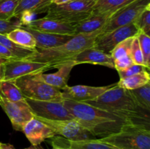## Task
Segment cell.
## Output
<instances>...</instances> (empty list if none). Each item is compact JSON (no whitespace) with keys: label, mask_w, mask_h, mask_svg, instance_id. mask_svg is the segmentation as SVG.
Listing matches in <instances>:
<instances>
[{"label":"cell","mask_w":150,"mask_h":149,"mask_svg":"<svg viewBox=\"0 0 150 149\" xmlns=\"http://www.w3.org/2000/svg\"><path fill=\"white\" fill-rule=\"evenodd\" d=\"M63 104L73 118L96 138L115 134L127 124L121 117L86 102L64 99Z\"/></svg>","instance_id":"cell-1"},{"label":"cell","mask_w":150,"mask_h":149,"mask_svg":"<svg viewBox=\"0 0 150 149\" xmlns=\"http://www.w3.org/2000/svg\"><path fill=\"white\" fill-rule=\"evenodd\" d=\"M101 31L102 29L92 33L76 34L65 43L52 48L36 49L35 53L28 60L46 64L50 68H57L83 50L93 47L95 38L101 33Z\"/></svg>","instance_id":"cell-2"},{"label":"cell","mask_w":150,"mask_h":149,"mask_svg":"<svg viewBox=\"0 0 150 149\" xmlns=\"http://www.w3.org/2000/svg\"><path fill=\"white\" fill-rule=\"evenodd\" d=\"M86 103L118 115L125 121L139 107L130 90L117 86V83L113 84L97 99Z\"/></svg>","instance_id":"cell-3"},{"label":"cell","mask_w":150,"mask_h":149,"mask_svg":"<svg viewBox=\"0 0 150 149\" xmlns=\"http://www.w3.org/2000/svg\"><path fill=\"white\" fill-rule=\"evenodd\" d=\"M117 149H150V130L125 124L115 134L100 138Z\"/></svg>","instance_id":"cell-4"},{"label":"cell","mask_w":150,"mask_h":149,"mask_svg":"<svg viewBox=\"0 0 150 149\" xmlns=\"http://www.w3.org/2000/svg\"><path fill=\"white\" fill-rule=\"evenodd\" d=\"M38 74L19 77L15 83L24 96L25 99L40 101L63 102L62 91L42 81Z\"/></svg>","instance_id":"cell-5"},{"label":"cell","mask_w":150,"mask_h":149,"mask_svg":"<svg viewBox=\"0 0 150 149\" xmlns=\"http://www.w3.org/2000/svg\"><path fill=\"white\" fill-rule=\"evenodd\" d=\"M95 4L79 0H72L61 5L51 4L45 17L74 25L91 15Z\"/></svg>","instance_id":"cell-6"},{"label":"cell","mask_w":150,"mask_h":149,"mask_svg":"<svg viewBox=\"0 0 150 149\" xmlns=\"http://www.w3.org/2000/svg\"><path fill=\"white\" fill-rule=\"evenodd\" d=\"M150 7V0H136L120 9L108 19L103 27L101 34L107 33L117 28L133 23L141 13Z\"/></svg>","instance_id":"cell-7"},{"label":"cell","mask_w":150,"mask_h":149,"mask_svg":"<svg viewBox=\"0 0 150 149\" xmlns=\"http://www.w3.org/2000/svg\"><path fill=\"white\" fill-rule=\"evenodd\" d=\"M49 69L48 64L28 59L7 60L3 64L1 80L15 81L19 77L44 72Z\"/></svg>","instance_id":"cell-8"},{"label":"cell","mask_w":150,"mask_h":149,"mask_svg":"<svg viewBox=\"0 0 150 149\" xmlns=\"http://www.w3.org/2000/svg\"><path fill=\"white\" fill-rule=\"evenodd\" d=\"M25 99L35 117L48 120L74 119L63 102L34 100L27 98Z\"/></svg>","instance_id":"cell-9"},{"label":"cell","mask_w":150,"mask_h":149,"mask_svg":"<svg viewBox=\"0 0 150 149\" xmlns=\"http://www.w3.org/2000/svg\"><path fill=\"white\" fill-rule=\"evenodd\" d=\"M138 32L137 28L133 23L117 28L107 33H100L95 38L93 48L111 54V51L118 44L127 38L136 36Z\"/></svg>","instance_id":"cell-10"},{"label":"cell","mask_w":150,"mask_h":149,"mask_svg":"<svg viewBox=\"0 0 150 149\" xmlns=\"http://www.w3.org/2000/svg\"><path fill=\"white\" fill-rule=\"evenodd\" d=\"M35 117V116H34ZM46 124L55 132L56 135L62 136L67 140H86L96 138L86 131L76 120H48L35 117Z\"/></svg>","instance_id":"cell-11"},{"label":"cell","mask_w":150,"mask_h":149,"mask_svg":"<svg viewBox=\"0 0 150 149\" xmlns=\"http://www.w3.org/2000/svg\"><path fill=\"white\" fill-rule=\"evenodd\" d=\"M0 106L7 114L13 128L16 131H22L25 124L34 118L26 99L18 102H10L0 95Z\"/></svg>","instance_id":"cell-12"},{"label":"cell","mask_w":150,"mask_h":149,"mask_svg":"<svg viewBox=\"0 0 150 149\" xmlns=\"http://www.w3.org/2000/svg\"><path fill=\"white\" fill-rule=\"evenodd\" d=\"M111 86L112 85L106 86H90L83 85L67 86L62 90V94L64 99L86 102L97 99Z\"/></svg>","instance_id":"cell-13"},{"label":"cell","mask_w":150,"mask_h":149,"mask_svg":"<svg viewBox=\"0 0 150 149\" xmlns=\"http://www.w3.org/2000/svg\"><path fill=\"white\" fill-rule=\"evenodd\" d=\"M22 131L32 145H40L46 139L52 138L56 135L51 127L35 117L25 124Z\"/></svg>","instance_id":"cell-14"},{"label":"cell","mask_w":150,"mask_h":149,"mask_svg":"<svg viewBox=\"0 0 150 149\" xmlns=\"http://www.w3.org/2000/svg\"><path fill=\"white\" fill-rule=\"evenodd\" d=\"M69 61H73L76 65L81 64H91L114 69V60L111 54L103 52L93 47L83 50Z\"/></svg>","instance_id":"cell-15"},{"label":"cell","mask_w":150,"mask_h":149,"mask_svg":"<svg viewBox=\"0 0 150 149\" xmlns=\"http://www.w3.org/2000/svg\"><path fill=\"white\" fill-rule=\"evenodd\" d=\"M29 26L39 32L75 36L73 25L63 23V22L45 17L35 19L29 26Z\"/></svg>","instance_id":"cell-16"},{"label":"cell","mask_w":150,"mask_h":149,"mask_svg":"<svg viewBox=\"0 0 150 149\" xmlns=\"http://www.w3.org/2000/svg\"><path fill=\"white\" fill-rule=\"evenodd\" d=\"M21 28L28 31L34 37L36 41L35 49H48L57 47L65 43L73 37L71 35L57 34L39 32L26 26H21Z\"/></svg>","instance_id":"cell-17"},{"label":"cell","mask_w":150,"mask_h":149,"mask_svg":"<svg viewBox=\"0 0 150 149\" xmlns=\"http://www.w3.org/2000/svg\"><path fill=\"white\" fill-rule=\"evenodd\" d=\"M75 66L76 64L73 61H67L57 67L58 71L57 72L51 74H45L44 72L40 73V77L45 83L62 91L67 86L70 74L72 69Z\"/></svg>","instance_id":"cell-18"},{"label":"cell","mask_w":150,"mask_h":149,"mask_svg":"<svg viewBox=\"0 0 150 149\" xmlns=\"http://www.w3.org/2000/svg\"><path fill=\"white\" fill-rule=\"evenodd\" d=\"M111 16L109 14H91L86 19L73 25L75 35L92 33L102 29Z\"/></svg>","instance_id":"cell-19"},{"label":"cell","mask_w":150,"mask_h":149,"mask_svg":"<svg viewBox=\"0 0 150 149\" xmlns=\"http://www.w3.org/2000/svg\"><path fill=\"white\" fill-rule=\"evenodd\" d=\"M52 4L51 0H19L13 18H18L23 12L29 11L35 15L45 13Z\"/></svg>","instance_id":"cell-20"},{"label":"cell","mask_w":150,"mask_h":149,"mask_svg":"<svg viewBox=\"0 0 150 149\" xmlns=\"http://www.w3.org/2000/svg\"><path fill=\"white\" fill-rule=\"evenodd\" d=\"M136 0H98L92 7V14H109L115 12Z\"/></svg>","instance_id":"cell-21"},{"label":"cell","mask_w":150,"mask_h":149,"mask_svg":"<svg viewBox=\"0 0 150 149\" xmlns=\"http://www.w3.org/2000/svg\"><path fill=\"white\" fill-rule=\"evenodd\" d=\"M149 83H150L149 70H144L134 75L120 79L117 84L127 90H133L142 87Z\"/></svg>","instance_id":"cell-22"},{"label":"cell","mask_w":150,"mask_h":149,"mask_svg":"<svg viewBox=\"0 0 150 149\" xmlns=\"http://www.w3.org/2000/svg\"><path fill=\"white\" fill-rule=\"evenodd\" d=\"M7 38L17 45L29 49H35L36 48V41L34 37L29 33L28 31L18 28L14 29L6 35Z\"/></svg>","instance_id":"cell-23"},{"label":"cell","mask_w":150,"mask_h":149,"mask_svg":"<svg viewBox=\"0 0 150 149\" xmlns=\"http://www.w3.org/2000/svg\"><path fill=\"white\" fill-rule=\"evenodd\" d=\"M67 145L70 149H117L112 145L103 142L100 138L86 139L76 141L67 140Z\"/></svg>","instance_id":"cell-24"},{"label":"cell","mask_w":150,"mask_h":149,"mask_svg":"<svg viewBox=\"0 0 150 149\" xmlns=\"http://www.w3.org/2000/svg\"><path fill=\"white\" fill-rule=\"evenodd\" d=\"M0 95L10 102L24 100L25 97L14 81L0 80Z\"/></svg>","instance_id":"cell-25"},{"label":"cell","mask_w":150,"mask_h":149,"mask_svg":"<svg viewBox=\"0 0 150 149\" xmlns=\"http://www.w3.org/2000/svg\"><path fill=\"white\" fill-rule=\"evenodd\" d=\"M0 44L11 51L17 59H28L36 52V49H29L17 45L9 39L6 35L0 34Z\"/></svg>","instance_id":"cell-26"},{"label":"cell","mask_w":150,"mask_h":149,"mask_svg":"<svg viewBox=\"0 0 150 149\" xmlns=\"http://www.w3.org/2000/svg\"><path fill=\"white\" fill-rule=\"evenodd\" d=\"M130 91L138 106L150 110V83Z\"/></svg>","instance_id":"cell-27"},{"label":"cell","mask_w":150,"mask_h":149,"mask_svg":"<svg viewBox=\"0 0 150 149\" xmlns=\"http://www.w3.org/2000/svg\"><path fill=\"white\" fill-rule=\"evenodd\" d=\"M139 39V45L143 55L144 66L147 69L150 68V37L149 35L138 32L136 34Z\"/></svg>","instance_id":"cell-28"},{"label":"cell","mask_w":150,"mask_h":149,"mask_svg":"<svg viewBox=\"0 0 150 149\" xmlns=\"http://www.w3.org/2000/svg\"><path fill=\"white\" fill-rule=\"evenodd\" d=\"M18 1V0H0V19L13 18Z\"/></svg>","instance_id":"cell-29"},{"label":"cell","mask_w":150,"mask_h":149,"mask_svg":"<svg viewBox=\"0 0 150 149\" xmlns=\"http://www.w3.org/2000/svg\"><path fill=\"white\" fill-rule=\"evenodd\" d=\"M133 37H130L125 39L114 48V50L111 53V56L114 61L119 59L122 57L130 55V49H131Z\"/></svg>","instance_id":"cell-30"},{"label":"cell","mask_w":150,"mask_h":149,"mask_svg":"<svg viewBox=\"0 0 150 149\" xmlns=\"http://www.w3.org/2000/svg\"><path fill=\"white\" fill-rule=\"evenodd\" d=\"M139 32L149 35L150 34V7L144 10L133 22Z\"/></svg>","instance_id":"cell-31"},{"label":"cell","mask_w":150,"mask_h":149,"mask_svg":"<svg viewBox=\"0 0 150 149\" xmlns=\"http://www.w3.org/2000/svg\"><path fill=\"white\" fill-rule=\"evenodd\" d=\"M130 56L133 60V64L144 66L143 55H142V50H141L140 45H139V39L136 36L133 37V42H132L131 49H130Z\"/></svg>","instance_id":"cell-32"},{"label":"cell","mask_w":150,"mask_h":149,"mask_svg":"<svg viewBox=\"0 0 150 149\" xmlns=\"http://www.w3.org/2000/svg\"><path fill=\"white\" fill-rule=\"evenodd\" d=\"M22 26L21 22L20 21L18 18H16V20H4V19H0V34L7 35L14 29L21 28Z\"/></svg>","instance_id":"cell-33"},{"label":"cell","mask_w":150,"mask_h":149,"mask_svg":"<svg viewBox=\"0 0 150 149\" xmlns=\"http://www.w3.org/2000/svg\"><path fill=\"white\" fill-rule=\"evenodd\" d=\"M144 70H149V69L146 68V67L143 65H139V64H133L128 68L125 69L122 71H118L119 75H120V78H125V77H130V76L134 75V74H138V73L141 72Z\"/></svg>","instance_id":"cell-34"},{"label":"cell","mask_w":150,"mask_h":149,"mask_svg":"<svg viewBox=\"0 0 150 149\" xmlns=\"http://www.w3.org/2000/svg\"><path fill=\"white\" fill-rule=\"evenodd\" d=\"M114 69L117 70V71L118 72L125 70V69L128 68L129 67H130V66L134 64H133V61L132 60L130 55H128L114 61Z\"/></svg>","instance_id":"cell-35"},{"label":"cell","mask_w":150,"mask_h":149,"mask_svg":"<svg viewBox=\"0 0 150 149\" xmlns=\"http://www.w3.org/2000/svg\"><path fill=\"white\" fill-rule=\"evenodd\" d=\"M0 58L4 60H14L17 59L13 53L9 51L5 46L0 44Z\"/></svg>","instance_id":"cell-36"},{"label":"cell","mask_w":150,"mask_h":149,"mask_svg":"<svg viewBox=\"0 0 150 149\" xmlns=\"http://www.w3.org/2000/svg\"><path fill=\"white\" fill-rule=\"evenodd\" d=\"M66 143H59L57 140V138H55L52 141V149H70L67 145V139H66Z\"/></svg>","instance_id":"cell-37"},{"label":"cell","mask_w":150,"mask_h":149,"mask_svg":"<svg viewBox=\"0 0 150 149\" xmlns=\"http://www.w3.org/2000/svg\"><path fill=\"white\" fill-rule=\"evenodd\" d=\"M71 1L72 0H51L52 4H56V5H61V4H66V3H68Z\"/></svg>","instance_id":"cell-38"},{"label":"cell","mask_w":150,"mask_h":149,"mask_svg":"<svg viewBox=\"0 0 150 149\" xmlns=\"http://www.w3.org/2000/svg\"><path fill=\"white\" fill-rule=\"evenodd\" d=\"M0 149H16L12 145L0 143Z\"/></svg>","instance_id":"cell-39"},{"label":"cell","mask_w":150,"mask_h":149,"mask_svg":"<svg viewBox=\"0 0 150 149\" xmlns=\"http://www.w3.org/2000/svg\"><path fill=\"white\" fill-rule=\"evenodd\" d=\"M23 149H43L42 147L40 146V145H31L29 147L26 148H23Z\"/></svg>","instance_id":"cell-40"},{"label":"cell","mask_w":150,"mask_h":149,"mask_svg":"<svg viewBox=\"0 0 150 149\" xmlns=\"http://www.w3.org/2000/svg\"><path fill=\"white\" fill-rule=\"evenodd\" d=\"M79 1H88V2H96L98 0H79Z\"/></svg>","instance_id":"cell-41"},{"label":"cell","mask_w":150,"mask_h":149,"mask_svg":"<svg viewBox=\"0 0 150 149\" xmlns=\"http://www.w3.org/2000/svg\"><path fill=\"white\" fill-rule=\"evenodd\" d=\"M18 1H19V0H18Z\"/></svg>","instance_id":"cell-42"}]
</instances>
